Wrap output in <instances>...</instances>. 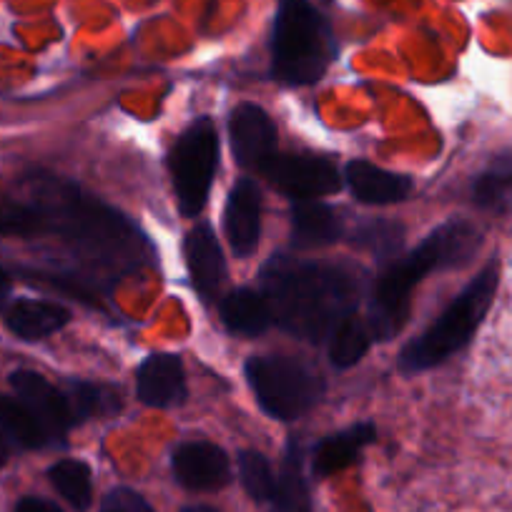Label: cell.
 <instances>
[{"label":"cell","mask_w":512,"mask_h":512,"mask_svg":"<svg viewBox=\"0 0 512 512\" xmlns=\"http://www.w3.org/2000/svg\"><path fill=\"white\" fill-rule=\"evenodd\" d=\"M8 460H11V442H8V437L0 432V470L8 465Z\"/></svg>","instance_id":"31"},{"label":"cell","mask_w":512,"mask_h":512,"mask_svg":"<svg viewBox=\"0 0 512 512\" xmlns=\"http://www.w3.org/2000/svg\"><path fill=\"white\" fill-rule=\"evenodd\" d=\"M11 387L16 390L18 400L51 432L56 445H63V437L73 427V417L63 390H58L56 384H51L43 374L33 372V369H16L11 374Z\"/></svg>","instance_id":"10"},{"label":"cell","mask_w":512,"mask_h":512,"mask_svg":"<svg viewBox=\"0 0 512 512\" xmlns=\"http://www.w3.org/2000/svg\"><path fill=\"white\" fill-rule=\"evenodd\" d=\"M497 284H500V264L492 259L455 299L450 307L425 329L417 339H412L405 349H402L400 364L405 372H422V369H432L437 364L447 362L455 352H460L482 319L490 312L492 302H495Z\"/></svg>","instance_id":"3"},{"label":"cell","mask_w":512,"mask_h":512,"mask_svg":"<svg viewBox=\"0 0 512 512\" xmlns=\"http://www.w3.org/2000/svg\"><path fill=\"white\" fill-rule=\"evenodd\" d=\"M13 512H63L56 502L46 500V497H36V495H28L21 497L13 507Z\"/></svg>","instance_id":"29"},{"label":"cell","mask_w":512,"mask_h":512,"mask_svg":"<svg viewBox=\"0 0 512 512\" xmlns=\"http://www.w3.org/2000/svg\"><path fill=\"white\" fill-rule=\"evenodd\" d=\"M48 480L58 495L76 512H86L93 505L91 467L81 460H61L48 470Z\"/></svg>","instance_id":"23"},{"label":"cell","mask_w":512,"mask_h":512,"mask_svg":"<svg viewBox=\"0 0 512 512\" xmlns=\"http://www.w3.org/2000/svg\"><path fill=\"white\" fill-rule=\"evenodd\" d=\"M274 512H312V497H309L307 477H304L302 450L299 442L292 440L282 457L277 475H274L272 502Z\"/></svg>","instance_id":"20"},{"label":"cell","mask_w":512,"mask_h":512,"mask_svg":"<svg viewBox=\"0 0 512 512\" xmlns=\"http://www.w3.org/2000/svg\"><path fill=\"white\" fill-rule=\"evenodd\" d=\"M3 319H6V327L11 329V334H16L18 339H23V342H41V339L61 332L71 322V312L56 302L23 297L16 299L6 309V317Z\"/></svg>","instance_id":"16"},{"label":"cell","mask_w":512,"mask_h":512,"mask_svg":"<svg viewBox=\"0 0 512 512\" xmlns=\"http://www.w3.org/2000/svg\"><path fill=\"white\" fill-rule=\"evenodd\" d=\"M477 209L492 216L512 214V149L500 151L475 176L470 189Z\"/></svg>","instance_id":"17"},{"label":"cell","mask_w":512,"mask_h":512,"mask_svg":"<svg viewBox=\"0 0 512 512\" xmlns=\"http://www.w3.org/2000/svg\"><path fill=\"white\" fill-rule=\"evenodd\" d=\"M186 267H189L191 284L196 292L209 302L216 297L226 277V262L221 254V246L216 241L214 229L209 224H196L186 234L184 241Z\"/></svg>","instance_id":"13"},{"label":"cell","mask_w":512,"mask_h":512,"mask_svg":"<svg viewBox=\"0 0 512 512\" xmlns=\"http://www.w3.org/2000/svg\"><path fill=\"white\" fill-rule=\"evenodd\" d=\"M377 440V430H374L372 422H359V425L347 427V430H339L334 435L324 437L317 447H314L312 457V472L314 477L324 480V477H332L337 472L347 470L349 465L359 460V455L364 452V447H369Z\"/></svg>","instance_id":"14"},{"label":"cell","mask_w":512,"mask_h":512,"mask_svg":"<svg viewBox=\"0 0 512 512\" xmlns=\"http://www.w3.org/2000/svg\"><path fill=\"white\" fill-rule=\"evenodd\" d=\"M171 472L186 490L214 492L231 480V462L219 445L196 440L176 447L171 455Z\"/></svg>","instance_id":"9"},{"label":"cell","mask_w":512,"mask_h":512,"mask_svg":"<svg viewBox=\"0 0 512 512\" xmlns=\"http://www.w3.org/2000/svg\"><path fill=\"white\" fill-rule=\"evenodd\" d=\"M181 512H219V510H214V507H209V505H189V507H184Z\"/></svg>","instance_id":"32"},{"label":"cell","mask_w":512,"mask_h":512,"mask_svg":"<svg viewBox=\"0 0 512 512\" xmlns=\"http://www.w3.org/2000/svg\"><path fill=\"white\" fill-rule=\"evenodd\" d=\"M405 241V226L397 221H369L362 229L354 231V246L367 249L372 254H392Z\"/></svg>","instance_id":"27"},{"label":"cell","mask_w":512,"mask_h":512,"mask_svg":"<svg viewBox=\"0 0 512 512\" xmlns=\"http://www.w3.org/2000/svg\"><path fill=\"white\" fill-rule=\"evenodd\" d=\"M246 382L274 420L292 422L324 397V377L314 364L289 354H262L246 362Z\"/></svg>","instance_id":"5"},{"label":"cell","mask_w":512,"mask_h":512,"mask_svg":"<svg viewBox=\"0 0 512 512\" xmlns=\"http://www.w3.org/2000/svg\"><path fill=\"white\" fill-rule=\"evenodd\" d=\"M274 189L297 201H314L342 189V174L322 156L282 154L274 156L262 171Z\"/></svg>","instance_id":"7"},{"label":"cell","mask_w":512,"mask_h":512,"mask_svg":"<svg viewBox=\"0 0 512 512\" xmlns=\"http://www.w3.org/2000/svg\"><path fill=\"white\" fill-rule=\"evenodd\" d=\"M0 432L8 437V442L23 450H43L56 445L51 432L18 397H0Z\"/></svg>","instance_id":"21"},{"label":"cell","mask_w":512,"mask_h":512,"mask_svg":"<svg viewBox=\"0 0 512 512\" xmlns=\"http://www.w3.org/2000/svg\"><path fill=\"white\" fill-rule=\"evenodd\" d=\"M229 136L234 159L246 171H264L277 156V126L256 103H241L229 118Z\"/></svg>","instance_id":"8"},{"label":"cell","mask_w":512,"mask_h":512,"mask_svg":"<svg viewBox=\"0 0 512 512\" xmlns=\"http://www.w3.org/2000/svg\"><path fill=\"white\" fill-rule=\"evenodd\" d=\"M219 312L224 327L239 337H259L274 324L267 297L246 287L226 294L219 304Z\"/></svg>","instance_id":"18"},{"label":"cell","mask_w":512,"mask_h":512,"mask_svg":"<svg viewBox=\"0 0 512 512\" xmlns=\"http://www.w3.org/2000/svg\"><path fill=\"white\" fill-rule=\"evenodd\" d=\"M219 166V136L211 118L191 123L171 149V176L176 201L184 216H199L211 194Z\"/></svg>","instance_id":"6"},{"label":"cell","mask_w":512,"mask_h":512,"mask_svg":"<svg viewBox=\"0 0 512 512\" xmlns=\"http://www.w3.org/2000/svg\"><path fill=\"white\" fill-rule=\"evenodd\" d=\"M101 512H156L144 495L128 487H116L103 497Z\"/></svg>","instance_id":"28"},{"label":"cell","mask_w":512,"mask_h":512,"mask_svg":"<svg viewBox=\"0 0 512 512\" xmlns=\"http://www.w3.org/2000/svg\"><path fill=\"white\" fill-rule=\"evenodd\" d=\"M344 179L354 199L372 206L397 204V201H405L412 191V181L405 174L379 169L369 161H352L344 171Z\"/></svg>","instance_id":"15"},{"label":"cell","mask_w":512,"mask_h":512,"mask_svg":"<svg viewBox=\"0 0 512 512\" xmlns=\"http://www.w3.org/2000/svg\"><path fill=\"white\" fill-rule=\"evenodd\" d=\"M274 322L302 339H329L354 314L357 282L337 267L274 256L262 272Z\"/></svg>","instance_id":"1"},{"label":"cell","mask_w":512,"mask_h":512,"mask_svg":"<svg viewBox=\"0 0 512 512\" xmlns=\"http://www.w3.org/2000/svg\"><path fill=\"white\" fill-rule=\"evenodd\" d=\"M272 53L274 78L287 86L317 83L334 58V38L322 13L307 0H282Z\"/></svg>","instance_id":"4"},{"label":"cell","mask_w":512,"mask_h":512,"mask_svg":"<svg viewBox=\"0 0 512 512\" xmlns=\"http://www.w3.org/2000/svg\"><path fill=\"white\" fill-rule=\"evenodd\" d=\"M372 342L374 339L367 327V319H359L357 314H352L329 337V357H332V364L339 369L354 367L367 354Z\"/></svg>","instance_id":"24"},{"label":"cell","mask_w":512,"mask_h":512,"mask_svg":"<svg viewBox=\"0 0 512 512\" xmlns=\"http://www.w3.org/2000/svg\"><path fill=\"white\" fill-rule=\"evenodd\" d=\"M480 241V231L470 221L450 219L432 229L430 236H425V241L412 249L402 262L392 264L374 284L372 299H369L367 327L372 339L387 342L397 337L410 319L415 284H420L432 272L467 264Z\"/></svg>","instance_id":"2"},{"label":"cell","mask_w":512,"mask_h":512,"mask_svg":"<svg viewBox=\"0 0 512 512\" xmlns=\"http://www.w3.org/2000/svg\"><path fill=\"white\" fill-rule=\"evenodd\" d=\"M43 234V219L36 204L28 196L0 194V236H28Z\"/></svg>","instance_id":"25"},{"label":"cell","mask_w":512,"mask_h":512,"mask_svg":"<svg viewBox=\"0 0 512 512\" xmlns=\"http://www.w3.org/2000/svg\"><path fill=\"white\" fill-rule=\"evenodd\" d=\"M68 410H71L73 425L91 420V417H108L121 410V392L106 387V384L81 382V379H68L63 384Z\"/></svg>","instance_id":"22"},{"label":"cell","mask_w":512,"mask_h":512,"mask_svg":"<svg viewBox=\"0 0 512 512\" xmlns=\"http://www.w3.org/2000/svg\"><path fill=\"white\" fill-rule=\"evenodd\" d=\"M136 395L146 407L169 410L184 405L186 372L184 359L171 352L149 354L136 369Z\"/></svg>","instance_id":"11"},{"label":"cell","mask_w":512,"mask_h":512,"mask_svg":"<svg viewBox=\"0 0 512 512\" xmlns=\"http://www.w3.org/2000/svg\"><path fill=\"white\" fill-rule=\"evenodd\" d=\"M224 229L236 256L246 259L254 254L262 236V194L249 176L231 186L224 211Z\"/></svg>","instance_id":"12"},{"label":"cell","mask_w":512,"mask_h":512,"mask_svg":"<svg viewBox=\"0 0 512 512\" xmlns=\"http://www.w3.org/2000/svg\"><path fill=\"white\" fill-rule=\"evenodd\" d=\"M342 216L327 204L314 201H297L292 209V239L299 249H317V246L334 244L342 236Z\"/></svg>","instance_id":"19"},{"label":"cell","mask_w":512,"mask_h":512,"mask_svg":"<svg viewBox=\"0 0 512 512\" xmlns=\"http://www.w3.org/2000/svg\"><path fill=\"white\" fill-rule=\"evenodd\" d=\"M236 465H239V480L241 485H244L246 495H249L254 502H264V505H269L274 492V470L272 465H269L267 457L256 450H244L239 452Z\"/></svg>","instance_id":"26"},{"label":"cell","mask_w":512,"mask_h":512,"mask_svg":"<svg viewBox=\"0 0 512 512\" xmlns=\"http://www.w3.org/2000/svg\"><path fill=\"white\" fill-rule=\"evenodd\" d=\"M8 297H11V277L3 267H0V312H6Z\"/></svg>","instance_id":"30"}]
</instances>
